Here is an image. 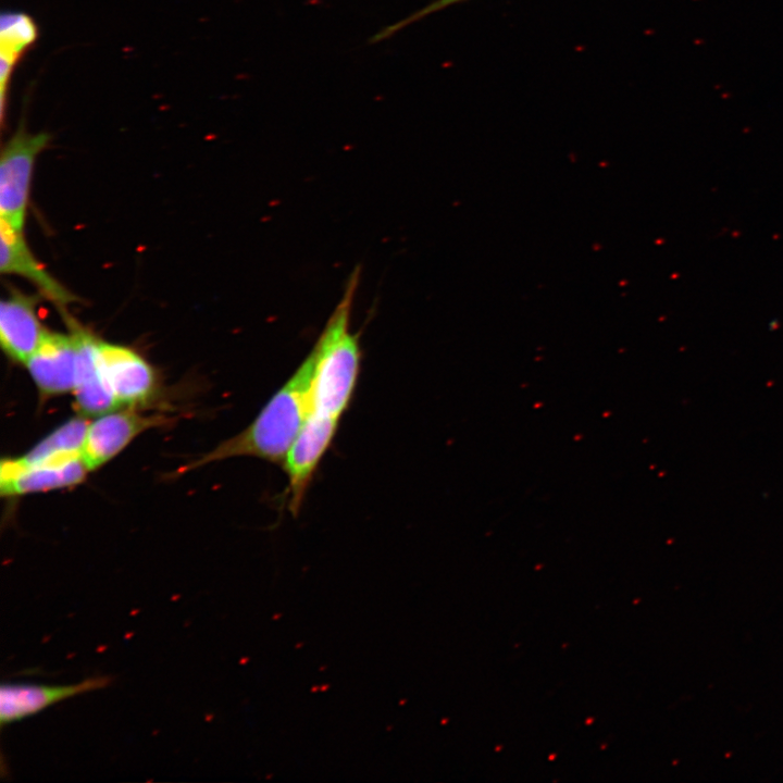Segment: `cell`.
<instances>
[{
	"label": "cell",
	"instance_id": "cell-1",
	"mask_svg": "<svg viewBox=\"0 0 783 783\" xmlns=\"http://www.w3.org/2000/svg\"><path fill=\"white\" fill-rule=\"evenodd\" d=\"M313 376L314 359L310 351L248 427L190 462L186 469L240 456L284 462L310 412Z\"/></svg>",
	"mask_w": 783,
	"mask_h": 783
},
{
	"label": "cell",
	"instance_id": "cell-2",
	"mask_svg": "<svg viewBox=\"0 0 783 783\" xmlns=\"http://www.w3.org/2000/svg\"><path fill=\"white\" fill-rule=\"evenodd\" d=\"M359 281L360 270L356 269L311 350L314 376L310 412L336 420L349 406L360 370V341L350 327Z\"/></svg>",
	"mask_w": 783,
	"mask_h": 783
},
{
	"label": "cell",
	"instance_id": "cell-3",
	"mask_svg": "<svg viewBox=\"0 0 783 783\" xmlns=\"http://www.w3.org/2000/svg\"><path fill=\"white\" fill-rule=\"evenodd\" d=\"M51 135L30 134L24 121L7 141L0 160V217L23 231L27 212L32 176L39 153L46 149Z\"/></svg>",
	"mask_w": 783,
	"mask_h": 783
},
{
	"label": "cell",
	"instance_id": "cell-4",
	"mask_svg": "<svg viewBox=\"0 0 783 783\" xmlns=\"http://www.w3.org/2000/svg\"><path fill=\"white\" fill-rule=\"evenodd\" d=\"M339 420L310 412L284 460L288 478V509L297 514L313 474L327 451Z\"/></svg>",
	"mask_w": 783,
	"mask_h": 783
},
{
	"label": "cell",
	"instance_id": "cell-5",
	"mask_svg": "<svg viewBox=\"0 0 783 783\" xmlns=\"http://www.w3.org/2000/svg\"><path fill=\"white\" fill-rule=\"evenodd\" d=\"M97 357L101 373L120 406L139 405L153 394L154 372L136 351L98 339Z\"/></svg>",
	"mask_w": 783,
	"mask_h": 783
},
{
	"label": "cell",
	"instance_id": "cell-6",
	"mask_svg": "<svg viewBox=\"0 0 783 783\" xmlns=\"http://www.w3.org/2000/svg\"><path fill=\"white\" fill-rule=\"evenodd\" d=\"M165 417L142 415L133 410H112L89 422L83 448V458L89 470H95L127 446L144 431L162 425Z\"/></svg>",
	"mask_w": 783,
	"mask_h": 783
},
{
	"label": "cell",
	"instance_id": "cell-7",
	"mask_svg": "<svg viewBox=\"0 0 783 783\" xmlns=\"http://www.w3.org/2000/svg\"><path fill=\"white\" fill-rule=\"evenodd\" d=\"M64 320L76 348L75 403L79 414L98 417L121 407L99 366L96 339L69 314Z\"/></svg>",
	"mask_w": 783,
	"mask_h": 783
},
{
	"label": "cell",
	"instance_id": "cell-8",
	"mask_svg": "<svg viewBox=\"0 0 783 783\" xmlns=\"http://www.w3.org/2000/svg\"><path fill=\"white\" fill-rule=\"evenodd\" d=\"M110 682L108 676H92L64 685L3 684L0 689V724L3 726L64 699L104 688Z\"/></svg>",
	"mask_w": 783,
	"mask_h": 783
},
{
	"label": "cell",
	"instance_id": "cell-9",
	"mask_svg": "<svg viewBox=\"0 0 783 783\" xmlns=\"http://www.w3.org/2000/svg\"><path fill=\"white\" fill-rule=\"evenodd\" d=\"M24 364L44 396H57L74 390L76 348L70 333L48 331Z\"/></svg>",
	"mask_w": 783,
	"mask_h": 783
},
{
	"label": "cell",
	"instance_id": "cell-10",
	"mask_svg": "<svg viewBox=\"0 0 783 783\" xmlns=\"http://www.w3.org/2000/svg\"><path fill=\"white\" fill-rule=\"evenodd\" d=\"M90 471L83 457L63 463L29 465L18 458L1 461L2 496L46 492L79 484Z\"/></svg>",
	"mask_w": 783,
	"mask_h": 783
},
{
	"label": "cell",
	"instance_id": "cell-11",
	"mask_svg": "<svg viewBox=\"0 0 783 783\" xmlns=\"http://www.w3.org/2000/svg\"><path fill=\"white\" fill-rule=\"evenodd\" d=\"M38 298L10 289L0 304V341L5 355L25 363L37 349L48 330L40 323L36 307Z\"/></svg>",
	"mask_w": 783,
	"mask_h": 783
},
{
	"label": "cell",
	"instance_id": "cell-12",
	"mask_svg": "<svg viewBox=\"0 0 783 783\" xmlns=\"http://www.w3.org/2000/svg\"><path fill=\"white\" fill-rule=\"evenodd\" d=\"M0 271L2 274H15L26 278L38 288L41 296L57 306L63 307L77 301V297L35 258L23 231L14 228L3 220L0 222Z\"/></svg>",
	"mask_w": 783,
	"mask_h": 783
},
{
	"label": "cell",
	"instance_id": "cell-13",
	"mask_svg": "<svg viewBox=\"0 0 783 783\" xmlns=\"http://www.w3.org/2000/svg\"><path fill=\"white\" fill-rule=\"evenodd\" d=\"M38 37L35 21L22 12H4L0 22V96L3 122L5 100L12 72Z\"/></svg>",
	"mask_w": 783,
	"mask_h": 783
},
{
	"label": "cell",
	"instance_id": "cell-14",
	"mask_svg": "<svg viewBox=\"0 0 783 783\" xmlns=\"http://www.w3.org/2000/svg\"><path fill=\"white\" fill-rule=\"evenodd\" d=\"M89 422L86 417L72 418L41 439L18 459L29 465L63 463L83 457Z\"/></svg>",
	"mask_w": 783,
	"mask_h": 783
},
{
	"label": "cell",
	"instance_id": "cell-15",
	"mask_svg": "<svg viewBox=\"0 0 783 783\" xmlns=\"http://www.w3.org/2000/svg\"><path fill=\"white\" fill-rule=\"evenodd\" d=\"M464 0H434L426 4L425 7L419 9L418 11L411 13L410 15L390 24L382 29H380L377 33L371 36L369 41L371 44H377L380 41L386 40L387 38H390L398 32L402 30L407 26L411 25L412 23H415L424 17H426L430 14L436 13L443 9H446L449 5H453L458 2H462Z\"/></svg>",
	"mask_w": 783,
	"mask_h": 783
}]
</instances>
